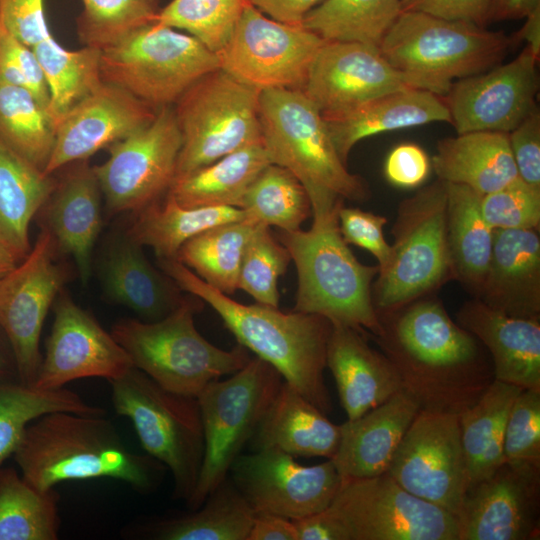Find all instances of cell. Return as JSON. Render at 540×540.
<instances>
[{"label": "cell", "mask_w": 540, "mask_h": 540, "mask_svg": "<svg viewBox=\"0 0 540 540\" xmlns=\"http://www.w3.org/2000/svg\"><path fill=\"white\" fill-rule=\"evenodd\" d=\"M377 314L381 332L373 338L420 410L460 415L493 382L487 349L437 297L430 294Z\"/></svg>", "instance_id": "cell-1"}, {"label": "cell", "mask_w": 540, "mask_h": 540, "mask_svg": "<svg viewBox=\"0 0 540 540\" xmlns=\"http://www.w3.org/2000/svg\"><path fill=\"white\" fill-rule=\"evenodd\" d=\"M179 288L207 303L238 344L271 365L288 385L326 415L332 410L324 381L332 323L319 315L239 303L201 280L176 259H158Z\"/></svg>", "instance_id": "cell-2"}, {"label": "cell", "mask_w": 540, "mask_h": 540, "mask_svg": "<svg viewBox=\"0 0 540 540\" xmlns=\"http://www.w3.org/2000/svg\"><path fill=\"white\" fill-rule=\"evenodd\" d=\"M13 455L22 477L40 491L65 481L111 478L148 492L165 469L148 454L132 452L104 414H45L28 425Z\"/></svg>", "instance_id": "cell-3"}, {"label": "cell", "mask_w": 540, "mask_h": 540, "mask_svg": "<svg viewBox=\"0 0 540 540\" xmlns=\"http://www.w3.org/2000/svg\"><path fill=\"white\" fill-rule=\"evenodd\" d=\"M343 201L331 198L311 202L310 229L281 231L279 235L297 269L294 311L316 314L373 337L381 332L372 299L379 267L359 262L344 241L338 222Z\"/></svg>", "instance_id": "cell-4"}, {"label": "cell", "mask_w": 540, "mask_h": 540, "mask_svg": "<svg viewBox=\"0 0 540 540\" xmlns=\"http://www.w3.org/2000/svg\"><path fill=\"white\" fill-rule=\"evenodd\" d=\"M513 44L512 36L503 31L404 11L378 48L412 88L444 97L455 81L500 64Z\"/></svg>", "instance_id": "cell-5"}, {"label": "cell", "mask_w": 540, "mask_h": 540, "mask_svg": "<svg viewBox=\"0 0 540 540\" xmlns=\"http://www.w3.org/2000/svg\"><path fill=\"white\" fill-rule=\"evenodd\" d=\"M202 302L194 295L185 296L166 317L150 322L122 319L111 334L134 367L169 391L197 398L208 384L237 372L251 359L242 345L223 350L198 332L194 315Z\"/></svg>", "instance_id": "cell-6"}, {"label": "cell", "mask_w": 540, "mask_h": 540, "mask_svg": "<svg viewBox=\"0 0 540 540\" xmlns=\"http://www.w3.org/2000/svg\"><path fill=\"white\" fill-rule=\"evenodd\" d=\"M259 118L270 162L289 170L305 188L310 202L368 199L367 184L348 171L321 112L302 90L261 91Z\"/></svg>", "instance_id": "cell-7"}, {"label": "cell", "mask_w": 540, "mask_h": 540, "mask_svg": "<svg viewBox=\"0 0 540 540\" xmlns=\"http://www.w3.org/2000/svg\"><path fill=\"white\" fill-rule=\"evenodd\" d=\"M109 383L115 412L132 422L147 454L169 469L174 498L187 501L204 454L197 398L163 388L134 366Z\"/></svg>", "instance_id": "cell-8"}, {"label": "cell", "mask_w": 540, "mask_h": 540, "mask_svg": "<svg viewBox=\"0 0 540 540\" xmlns=\"http://www.w3.org/2000/svg\"><path fill=\"white\" fill-rule=\"evenodd\" d=\"M446 183L440 179L401 201L394 242L372 285L377 312L432 294L453 279L446 238Z\"/></svg>", "instance_id": "cell-9"}, {"label": "cell", "mask_w": 540, "mask_h": 540, "mask_svg": "<svg viewBox=\"0 0 540 540\" xmlns=\"http://www.w3.org/2000/svg\"><path fill=\"white\" fill-rule=\"evenodd\" d=\"M220 68L195 37L156 22L101 49L100 74L154 109L173 106L197 80Z\"/></svg>", "instance_id": "cell-10"}, {"label": "cell", "mask_w": 540, "mask_h": 540, "mask_svg": "<svg viewBox=\"0 0 540 540\" xmlns=\"http://www.w3.org/2000/svg\"><path fill=\"white\" fill-rule=\"evenodd\" d=\"M283 383L281 375L258 357L226 379L208 384L197 396L204 454L196 487L186 501L200 507L226 479Z\"/></svg>", "instance_id": "cell-11"}, {"label": "cell", "mask_w": 540, "mask_h": 540, "mask_svg": "<svg viewBox=\"0 0 540 540\" xmlns=\"http://www.w3.org/2000/svg\"><path fill=\"white\" fill-rule=\"evenodd\" d=\"M260 92L221 68L185 91L173 105L182 138L175 178L262 143Z\"/></svg>", "instance_id": "cell-12"}, {"label": "cell", "mask_w": 540, "mask_h": 540, "mask_svg": "<svg viewBox=\"0 0 540 540\" xmlns=\"http://www.w3.org/2000/svg\"><path fill=\"white\" fill-rule=\"evenodd\" d=\"M327 509L350 540H459L455 515L411 494L386 472L342 479Z\"/></svg>", "instance_id": "cell-13"}, {"label": "cell", "mask_w": 540, "mask_h": 540, "mask_svg": "<svg viewBox=\"0 0 540 540\" xmlns=\"http://www.w3.org/2000/svg\"><path fill=\"white\" fill-rule=\"evenodd\" d=\"M181 145L174 108L164 106L149 124L107 147L108 159L93 168L109 214L136 213L166 194Z\"/></svg>", "instance_id": "cell-14"}, {"label": "cell", "mask_w": 540, "mask_h": 540, "mask_svg": "<svg viewBox=\"0 0 540 540\" xmlns=\"http://www.w3.org/2000/svg\"><path fill=\"white\" fill-rule=\"evenodd\" d=\"M325 42L304 26L276 21L249 4L217 54L222 70L256 90H303Z\"/></svg>", "instance_id": "cell-15"}, {"label": "cell", "mask_w": 540, "mask_h": 540, "mask_svg": "<svg viewBox=\"0 0 540 540\" xmlns=\"http://www.w3.org/2000/svg\"><path fill=\"white\" fill-rule=\"evenodd\" d=\"M386 473L411 494L457 517L468 488L459 415L419 410Z\"/></svg>", "instance_id": "cell-16"}, {"label": "cell", "mask_w": 540, "mask_h": 540, "mask_svg": "<svg viewBox=\"0 0 540 540\" xmlns=\"http://www.w3.org/2000/svg\"><path fill=\"white\" fill-rule=\"evenodd\" d=\"M58 249L43 227L28 255L0 282V327L13 352L18 380L33 385L42 362L44 321L66 281Z\"/></svg>", "instance_id": "cell-17"}, {"label": "cell", "mask_w": 540, "mask_h": 540, "mask_svg": "<svg viewBox=\"0 0 540 540\" xmlns=\"http://www.w3.org/2000/svg\"><path fill=\"white\" fill-rule=\"evenodd\" d=\"M230 471L255 514L293 521L327 509L342 482L331 459L304 466L292 455L268 448L240 454Z\"/></svg>", "instance_id": "cell-18"}, {"label": "cell", "mask_w": 540, "mask_h": 540, "mask_svg": "<svg viewBox=\"0 0 540 540\" xmlns=\"http://www.w3.org/2000/svg\"><path fill=\"white\" fill-rule=\"evenodd\" d=\"M538 60L525 46L513 60L455 81L442 98L457 134L509 133L538 108Z\"/></svg>", "instance_id": "cell-19"}, {"label": "cell", "mask_w": 540, "mask_h": 540, "mask_svg": "<svg viewBox=\"0 0 540 540\" xmlns=\"http://www.w3.org/2000/svg\"><path fill=\"white\" fill-rule=\"evenodd\" d=\"M457 520L459 540H538L540 463L504 461L467 489Z\"/></svg>", "instance_id": "cell-20"}, {"label": "cell", "mask_w": 540, "mask_h": 540, "mask_svg": "<svg viewBox=\"0 0 540 540\" xmlns=\"http://www.w3.org/2000/svg\"><path fill=\"white\" fill-rule=\"evenodd\" d=\"M54 321L34 386L57 389L90 377L110 381L125 374L133 363L97 319L62 289L54 303Z\"/></svg>", "instance_id": "cell-21"}, {"label": "cell", "mask_w": 540, "mask_h": 540, "mask_svg": "<svg viewBox=\"0 0 540 540\" xmlns=\"http://www.w3.org/2000/svg\"><path fill=\"white\" fill-rule=\"evenodd\" d=\"M407 88L412 87L378 47L360 42L326 41L310 65L302 91L322 116L327 117Z\"/></svg>", "instance_id": "cell-22"}, {"label": "cell", "mask_w": 540, "mask_h": 540, "mask_svg": "<svg viewBox=\"0 0 540 540\" xmlns=\"http://www.w3.org/2000/svg\"><path fill=\"white\" fill-rule=\"evenodd\" d=\"M155 114L156 109L103 82L57 121L45 173L52 175L71 163L88 160L97 151L149 124Z\"/></svg>", "instance_id": "cell-23"}, {"label": "cell", "mask_w": 540, "mask_h": 540, "mask_svg": "<svg viewBox=\"0 0 540 540\" xmlns=\"http://www.w3.org/2000/svg\"><path fill=\"white\" fill-rule=\"evenodd\" d=\"M97 271L107 298L131 309L143 321L166 317L185 298L175 281L150 263L143 246L127 230L107 237Z\"/></svg>", "instance_id": "cell-24"}, {"label": "cell", "mask_w": 540, "mask_h": 540, "mask_svg": "<svg viewBox=\"0 0 540 540\" xmlns=\"http://www.w3.org/2000/svg\"><path fill=\"white\" fill-rule=\"evenodd\" d=\"M40 211L58 251L70 256L82 284L92 274L93 250L102 228V192L88 160L71 163Z\"/></svg>", "instance_id": "cell-25"}, {"label": "cell", "mask_w": 540, "mask_h": 540, "mask_svg": "<svg viewBox=\"0 0 540 540\" xmlns=\"http://www.w3.org/2000/svg\"><path fill=\"white\" fill-rule=\"evenodd\" d=\"M456 322L487 349L494 379L540 391V319L508 316L474 298L461 306Z\"/></svg>", "instance_id": "cell-26"}, {"label": "cell", "mask_w": 540, "mask_h": 540, "mask_svg": "<svg viewBox=\"0 0 540 540\" xmlns=\"http://www.w3.org/2000/svg\"><path fill=\"white\" fill-rule=\"evenodd\" d=\"M367 334L347 325L332 324L327 343L326 367L336 382L348 420L358 418L402 390L393 363L368 344Z\"/></svg>", "instance_id": "cell-27"}, {"label": "cell", "mask_w": 540, "mask_h": 540, "mask_svg": "<svg viewBox=\"0 0 540 540\" xmlns=\"http://www.w3.org/2000/svg\"><path fill=\"white\" fill-rule=\"evenodd\" d=\"M476 298L508 316L540 319L539 230H494L490 262Z\"/></svg>", "instance_id": "cell-28"}, {"label": "cell", "mask_w": 540, "mask_h": 540, "mask_svg": "<svg viewBox=\"0 0 540 540\" xmlns=\"http://www.w3.org/2000/svg\"><path fill=\"white\" fill-rule=\"evenodd\" d=\"M419 410L414 399L402 389L358 418L341 424L340 443L331 459L341 478L385 473Z\"/></svg>", "instance_id": "cell-29"}, {"label": "cell", "mask_w": 540, "mask_h": 540, "mask_svg": "<svg viewBox=\"0 0 540 540\" xmlns=\"http://www.w3.org/2000/svg\"><path fill=\"white\" fill-rule=\"evenodd\" d=\"M323 118L345 163L355 144L364 138L432 122L451 123L442 97L415 88L394 91L350 111Z\"/></svg>", "instance_id": "cell-30"}, {"label": "cell", "mask_w": 540, "mask_h": 540, "mask_svg": "<svg viewBox=\"0 0 540 540\" xmlns=\"http://www.w3.org/2000/svg\"><path fill=\"white\" fill-rule=\"evenodd\" d=\"M438 179L468 186L481 196L516 178L508 133L474 131L447 137L430 160Z\"/></svg>", "instance_id": "cell-31"}, {"label": "cell", "mask_w": 540, "mask_h": 540, "mask_svg": "<svg viewBox=\"0 0 540 540\" xmlns=\"http://www.w3.org/2000/svg\"><path fill=\"white\" fill-rule=\"evenodd\" d=\"M257 449L332 459L340 443V425L283 381L256 431Z\"/></svg>", "instance_id": "cell-32"}, {"label": "cell", "mask_w": 540, "mask_h": 540, "mask_svg": "<svg viewBox=\"0 0 540 540\" xmlns=\"http://www.w3.org/2000/svg\"><path fill=\"white\" fill-rule=\"evenodd\" d=\"M56 180L0 140V244L19 261L29 253V226Z\"/></svg>", "instance_id": "cell-33"}, {"label": "cell", "mask_w": 540, "mask_h": 540, "mask_svg": "<svg viewBox=\"0 0 540 540\" xmlns=\"http://www.w3.org/2000/svg\"><path fill=\"white\" fill-rule=\"evenodd\" d=\"M446 183V238L452 276L478 297L491 258L494 230L481 211V195Z\"/></svg>", "instance_id": "cell-34"}, {"label": "cell", "mask_w": 540, "mask_h": 540, "mask_svg": "<svg viewBox=\"0 0 540 540\" xmlns=\"http://www.w3.org/2000/svg\"><path fill=\"white\" fill-rule=\"evenodd\" d=\"M269 164L263 144H252L175 178L168 193L187 208H240L247 190Z\"/></svg>", "instance_id": "cell-35"}, {"label": "cell", "mask_w": 540, "mask_h": 540, "mask_svg": "<svg viewBox=\"0 0 540 540\" xmlns=\"http://www.w3.org/2000/svg\"><path fill=\"white\" fill-rule=\"evenodd\" d=\"M135 216L127 232L142 246L151 247L158 259H176L181 246L192 237L221 224L244 219L237 207L187 208L168 192Z\"/></svg>", "instance_id": "cell-36"}, {"label": "cell", "mask_w": 540, "mask_h": 540, "mask_svg": "<svg viewBox=\"0 0 540 540\" xmlns=\"http://www.w3.org/2000/svg\"><path fill=\"white\" fill-rule=\"evenodd\" d=\"M521 390L516 385L494 379L481 397L459 415L468 488L490 476L505 461V425Z\"/></svg>", "instance_id": "cell-37"}, {"label": "cell", "mask_w": 540, "mask_h": 540, "mask_svg": "<svg viewBox=\"0 0 540 540\" xmlns=\"http://www.w3.org/2000/svg\"><path fill=\"white\" fill-rule=\"evenodd\" d=\"M255 512L227 479L197 509L149 526L158 540H247Z\"/></svg>", "instance_id": "cell-38"}, {"label": "cell", "mask_w": 540, "mask_h": 540, "mask_svg": "<svg viewBox=\"0 0 540 540\" xmlns=\"http://www.w3.org/2000/svg\"><path fill=\"white\" fill-rule=\"evenodd\" d=\"M261 224L244 218L212 227L186 241L176 260L218 291L232 295L246 246Z\"/></svg>", "instance_id": "cell-39"}, {"label": "cell", "mask_w": 540, "mask_h": 540, "mask_svg": "<svg viewBox=\"0 0 540 540\" xmlns=\"http://www.w3.org/2000/svg\"><path fill=\"white\" fill-rule=\"evenodd\" d=\"M104 414L65 388L42 389L22 382L0 381V467L14 454L28 425L52 412Z\"/></svg>", "instance_id": "cell-40"}, {"label": "cell", "mask_w": 540, "mask_h": 540, "mask_svg": "<svg viewBox=\"0 0 540 540\" xmlns=\"http://www.w3.org/2000/svg\"><path fill=\"white\" fill-rule=\"evenodd\" d=\"M54 489L40 491L13 468L0 467V540H55L60 518Z\"/></svg>", "instance_id": "cell-41"}, {"label": "cell", "mask_w": 540, "mask_h": 540, "mask_svg": "<svg viewBox=\"0 0 540 540\" xmlns=\"http://www.w3.org/2000/svg\"><path fill=\"white\" fill-rule=\"evenodd\" d=\"M401 12V0H324L301 25L326 41L379 47Z\"/></svg>", "instance_id": "cell-42"}, {"label": "cell", "mask_w": 540, "mask_h": 540, "mask_svg": "<svg viewBox=\"0 0 540 540\" xmlns=\"http://www.w3.org/2000/svg\"><path fill=\"white\" fill-rule=\"evenodd\" d=\"M32 49L47 81L48 111L56 122L103 83L98 48L67 50L51 34Z\"/></svg>", "instance_id": "cell-43"}, {"label": "cell", "mask_w": 540, "mask_h": 540, "mask_svg": "<svg viewBox=\"0 0 540 540\" xmlns=\"http://www.w3.org/2000/svg\"><path fill=\"white\" fill-rule=\"evenodd\" d=\"M56 123L27 89L0 82V140L44 172L55 143Z\"/></svg>", "instance_id": "cell-44"}, {"label": "cell", "mask_w": 540, "mask_h": 540, "mask_svg": "<svg viewBox=\"0 0 540 540\" xmlns=\"http://www.w3.org/2000/svg\"><path fill=\"white\" fill-rule=\"evenodd\" d=\"M240 208L255 223L285 232L299 230L312 215L310 199L300 181L286 168L272 163L253 181Z\"/></svg>", "instance_id": "cell-45"}, {"label": "cell", "mask_w": 540, "mask_h": 540, "mask_svg": "<svg viewBox=\"0 0 540 540\" xmlns=\"http://www.w3.org/2000/svg\"><path fill=\"white\" fill-rule=\"evenodd\" d=\"M249 4V0H172L160 9L156 21L186 31L219 53Z\"/></svg>", "instance_id": "cell-46"}, {"label": "cell", "mask_w": 540, "mask_h": 540, "mask_svg": "<svg viewBox=\"0 0 540 540\" xmlns=\"http://www.w3.org/2000/svg\"><path fill=\"white\" fill-rule=\"evenodd\" d=\"M77 34L84 46L103 49L132 31L156 22L158 0H81Z\"/></svg>", "instance_id": "cell-47"}, {"label": "cell", "mask_w": 540, "mask_h": 540, "mask_svg": "<svg viewBox=\"0 0 540 540\" xmlns=\"http://www.w3.org/2000/svg\"><path fill=\"white\" fill-rule=\"evenodd\" d=\"M290 261L289 251L273 236L270 227L259 225L243 255L238 289L248 293L256 303L278 308V280Z\"/></svg>", "instance_id": "cell-48"}, {"label": "cell", "mask_w": 540, "mask_h": 540, "mask_svg": "<svg viewBox=\"0 0 540 540\" xmlns=\"http://www.w3.org/2000/svg\"><path fill=\"white\" fill-rule=\"evenodd\" d=\"M481 211L493 230H539L540 188L520 177L481 197Z\"/></svg>", "instance_id": "cell-49"}, {"label": "cell", "mask_w": 540, "mask_h": 540, "mask_svg": "<svg viewBox=\"0 0 540 540\" xmlns=\"http://www.w3.org/2000/svg\"><path fill=\"white\" fill-rule=\"evenodd\" d=\"M505 461L540 463V391L522 389L508 413L503 442Z\"/></svg>", "instance_id": "cell-50"}, {"label": "cell", "mask_w": 540, "mask_h": 540, "mask_svg": "<svg viewBox=\"0 0 540 540\" xmlns=\"http://www.w3.org/2000/svg\"><path fill=\"white\" fill-rule=\"evenodd\" d=\"M0 82L27 89L48 109L49 88L33 49L12 36L1 23Z\"/></svg>", "instance_id": "cell-51"}, {"label": "cell", "mask_w": 540, "mask_h": 540, "mask_svg": "<svg viewBox=\"0 0 540 540\" xmlns=\"http://www.w3.org/2000/svg\"><path fill=\"white\" fill-rule=\"evenodd\" d=\"M339 229L344 241L369 251L379 269L389 260L391 245L384 236L387 218L360 208L344 207L338 211Z\"/></svg>", "instance_id": "cell-52"}, {"label": "cell", "mask_w": 540, "mask_h": 540, "mask_svg": "<svg viewBox=\"0 0 540 540\" xmlns=\"http://www.w3.org/2000/svg\"><path fill=\"white\" fill-rule=\"evenodd\" d=\"M0 23L17 40L33 48L51 35L44 0H0Z\"/></svg>", "instance_id": "cell-53"}, {"label": "cell", "mask_w": 540, "mask_h": 540, "mask_svg": "<svg viewBox=\"0 0 540 540\" xmlns=\"http://www.w3.org/2000/svg\"><path fill=\"white\" fill-rule=\"evenodd\" d=\"M509 145L518 176L540 188V112L536 108L508 133Z\"/></svg>", "instance_id": "cell-54"}, {"label": "cell", "mask_w": 540, "mask_h": 540, "mask_svg": "<svg viewBox=\"0 0 540 540\" xmlns=\"http://www.w3.org/2000/svg\"><path fill=\"white\" fill-rule=\"evenodd\" d=\"M430 169L431 162L424 149L414 143H402L387 156L384 174L395 186L415 188L426 180Z\"/></svg>", "instance_id": "cell-55"}, {"label": "cell", "mask_w": 540, "mask_h": 540, "mask_svg": "<svg viewBox=\"0 0 540 540\" xmlns=\"http://www.w3.org/2000/svg\"><path fill=\"white\" fill-rule=\"evenodd\" d=\"M492 0H401V11H417L486 27Z\"/></svg>", "instance_id": "cell-56"}, {"label": "cell", "mask_w": 540, "mask_h": 540, "mask_svg": "<svg viewBox=\"0 0 540 540\" xmlns=\"http://www.w3.org/2000/svg\"><path fill=\"white\" fill-rule=\"evenodd\" d=\"M298 540H350V536L328 509L294 521Z\"/></svg>", "instance_id": "cell-57"}, {"label": "cell", "mask_w": 540, "mask_h": 540, "mask_svg": "<svg viewBox=\"0 0 540 540\" xmlns=\"http://www.w3.org/2000/svg\"><path fill=\"white\" fill-rule=\"evenodd\" d=\"M266 16L289 25H301L305 16L324 0H249Z\"/></svg>", "instance_id": "cell-58"}, {"label": "cell", "mask_w": 540, "mask_h": 540, "mask_svg": "<svg viewBox=\"0 0 540 540\" xmlns=\"http://www.w3.org/2000/svg\"><path fill=\"white\" fill-rule=\"evenodd\" d=\"M247 540H298V536L293 520L273 514H256Z\"/></svg>", "instance_id": "cell-59"}, {"label": "cell", "mask_w": 540, "mask_h": 540, "mask_svg": "<svg viewBox=\"0 0 540 540\" xmlns=\"http://www.w3.org/2000/svg\"><path fill=\"white\" fill-rule=\"evenodd\" d=\"M537 8L540 0H492L488 23L526 18Z\"/></svg>", "instance_id": "cell-60"}, {"label": "cell", "mask_w": 540, "mask_h": 540, "mask_svg": "<svg viewBox=\"0 0 540 540\" xmlns=\"http://www.w3.org/2000/svg\"><path fill=\"white\" fill-rule=\"evenodd\" d=\"M514 44L525 41L536 55H540V8L526 17L522 28L512 36Z\"/></svg>", "instance_id": "cell-61"}, {"label": "cell", "mask_w": 540, "mask_h": 540, "mask_svg": "<svg viewBox=\"0 0 540 540\" xmlns=\"http://www.w3.org/2000/svg\"><path fill=\"white\" fill-rule=\"evenodd\" d=\"M17 376L16 364L10 344L0 327V381Z\"/></svg>", "instance_id": "cell-62"}, {"label": "cell", "mask_w": 540, "mask_h": 540, "mask_svg": "<svg viewBox=\"0 0 540 540\" xmlns=\"http://www.w3.org/2000/svg\"><path fill=\"white\" fill-rule=\"evenodd\" d=\"M20 261L0 244V282Z\"/></svg>", "instance_id": "cell-63"}]
</instances>
